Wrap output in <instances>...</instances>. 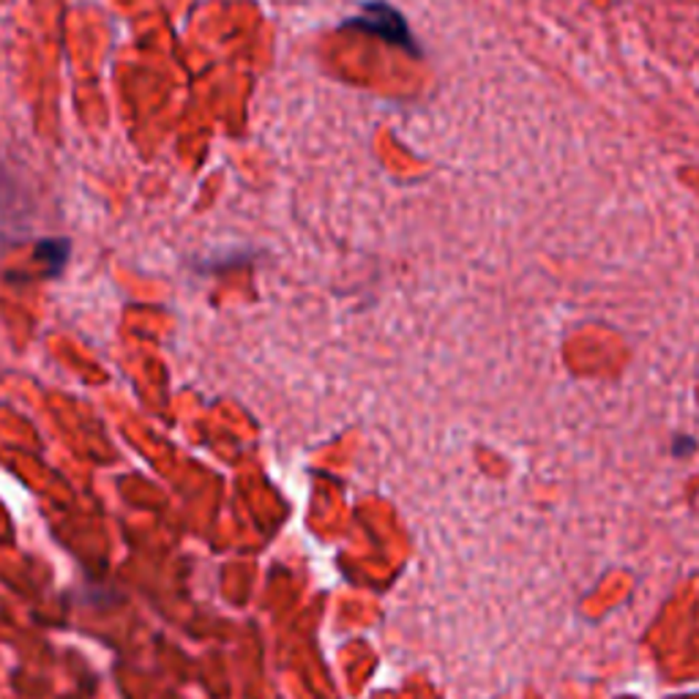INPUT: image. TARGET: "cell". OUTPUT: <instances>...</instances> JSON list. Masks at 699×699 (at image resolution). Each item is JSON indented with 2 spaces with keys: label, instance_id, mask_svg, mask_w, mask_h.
Listing matches in <instances>:
<instances>
[{
  "label": "cell",
  "instance_id": "obj_1",
  "mask_svg": "<svg viewBox=\"0 0 699 699\" xmlns=\"http://www.w3.org/2000/svg\"><path fill=\"white\" fill-rule=\"evenodd\" d=\"M345 28H349V31L369 33V36H380V39H386L388 44L401 46V50L413 52V55H421L416 46V39H413L410 28H407L405 17H401L394 6L383 3V0H372V3L361 6L358 14L349 17V20L345 22Z\"/></svg>",
  "mask_w": 699,
  "mask_h": 699
},
{
  "label": "cell",
  "instance_id": "obj_2",
  "mask_svg": "<svg viewBox=\"0 0 699 699\" xmlns=\"http://www.w3.org/2000/svg\"><path fill=\"white\" fill-rule=\"evenodd\" d=\"M36 258L44 260L46 271L58 273L69 260V241L63 238H52V241H42L36 249Z\"/></svg>",
  "mask_w": 699,
  "mask_h": 699
}]
</instances>
